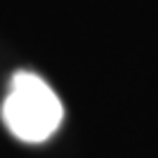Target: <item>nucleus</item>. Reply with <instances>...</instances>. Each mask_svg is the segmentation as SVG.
Returning <instances> with one entry per match:
<instances>
[{
    "mask_svg": "<svg viewBox=\"0 0 158 158\" xmlns=\"http://www.w3.org/2000/svg\"><path fill=\"white\" fill-rule=\"evenodd\" d=\"M2 120L19 142L40 144L59 130L64 106L40 76L19 71L12 76L10 92L2 102Z\"/></svg>",
    "mask_w": 158,
    "mask_h": 158,
    "instance_id": "obj_1",
    "label": "nucleus"
}]
</instances>
